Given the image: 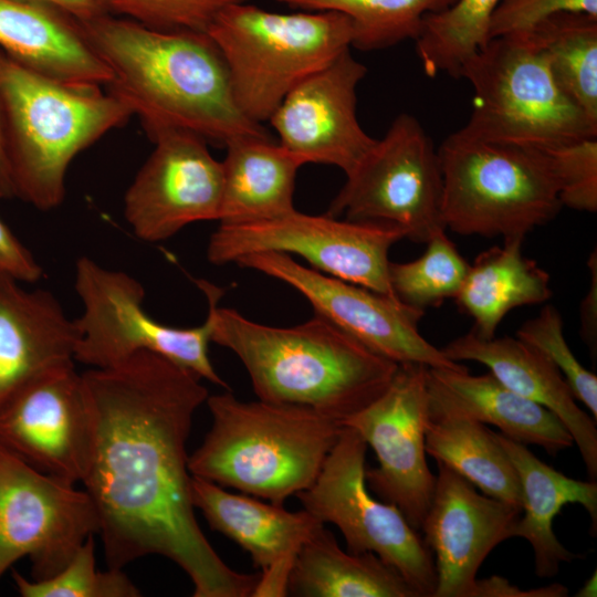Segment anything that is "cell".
I'll return each mask as SVG.
<instances>
[{
    "label": "cell",
    "mask_w": 597,
    "mask_h": 597,
    "mask_svg": "<svg viewBox=\"0 0 597 597\" xmlns=\"http://www.w3.org/2000/svg\"><path fill=\"white\" fill-rule=\"evenodd\" d=\"M501 0H455L428 13L415 39L423 72L460 77L464 63L489 42L491 17Z\"/></svg>",
    "instance_id": "31"
},
{
    "label": "cell",
    "mask_w": 597,
    "mask_h": 597,
    "mask_svg": "<svg viewBox=\"0 0 597 597\" xmlns=\"http://www.w3.org/2000/svg\"><path fill=\"white\" fill-rule=\"evenodd\" d=\"M78 21L111 72L107 92L140 118L150 138L180 129L224 147L271 136L239 108L226 61L207 32L155 30L112 13Z\"/></svg>",
    "instance_id": "2"
},
{
    "label": "cell",
    "mask_w": 597,
    "mask_h": 597,
    "mask_svg": "<svg viewBox=\"0 0 597 597\" xmlns=\"http://www.w3.org/2000/svg\"><path fill=\"white\" fill-rule=\"evenodd\" d=\"M452 362H476L515 394L552 411L579 450L589 480L597 479V422L576 399L557 367L540 349L519 337L482 338L473 331L441 348Z\"/></svg>",
    "instance_id": "22"
},
{
    "label": "cell",
    "mask_w": 597,
    "mask_h": 597,
    "mask_svg": "<svg viewBox=\"0 0 597 597\" xmlns=\"http://www.w3.org/2000/svg\"><path fill=\"white\" fill-rule=\"evenodd\" d=\"M155 148L124 197V216L147 242L171 238L190 223L219 219L222 164L200 136L180 129L156 134Z\"/></svg>",
    "instance_id": "16"
},
{
    "label": "cell",
    "mask_w": 597,
    "mask_h": 597,
    "mask_svg": "<svg viewBox=\"0 0 597 597\" xmlns=\"http://www.w3.org/2000/svg\"><path fill=\"white\" fill-rule=\"evenodd\" d=\"M437 150L446 230L524 239L563 207L542 148L484 140L458 129Z\"/></svg>",
    "instance_id": "6"
},
{
    "label": "cell",
    "mask_w": 597,
    "mask_h": 597,
    "mask_svg": "<svg viewBox=\"0 0 597 597\" xmlns=\"http://www.w3.org/2000/svg\"><path fill=\"white\" fill-rule=\"evenodd\" d=\"M367 443L343 426L316 480L296 494L318 522L334 524L350 553L371 552L396 568L419 597H433V555L394 504L371 495L365 478Z\"/></svg>",
    "instance_id": "11"
},
{
    "label": "cell",
    "mask_w": 597,
    "mask_h": 597,
    "mask_svg": "<svg viewBox=\"0 0 597 597\" xmlns=\"http://www.w3.org/2000/svg\"><path fill=\"white\" fill-rule=\"evenodd\" d=\"M527 31L558 85L597 124V17L561 11Z\"/></svg>",
    "instance_id": "30"
},
{
    "label": "cell",
    "mask_w": 597,
    "mask_h": 597,
    "mask_svg": "<svg viewBox=\"0 0 597 597\" xmlns=\"http://www.w3.org/2000/svg\"><path fill=\"white\" fill-rule=\"evenodd\" d=\"M590 284L580 304V334L590 352L596 355L597 345V255L594 250L587 261Z\"/></svg>",
    "instance_id": "41"
},
{
    "label": "cell",
    "mask_w": 597,
    "mask_h": 597,
    "mask_svg": "<svg viewBox=\"0 0 597 597\" xmlns=\"http://www.w3.org/2000/svg\"><path fill=\"white\" fill-rule=\"evenodd\" d=\"M524 239L503 240L481 252L469 269L455 296L458 306L473 320V331L492 338L506 314L517 307L541 304L552 296L549 274L522 251Z\"/></svg>",
    "instance_id": "27"
},
{
    "label": "cell",
    "mask_w": 597,
    "mask_h": 597,
    "mask_svg": "<svg viewBox=\"0 0 597 597\" xmlns=\"http://www.w3.org/2000/svg\"><path fill=\"white\" fill-rule=\"evenodd\" d=\"M428 418L427 366L408 363L399 364L377 399L342 422L355 429L376 454L377 467L365 471L368 489L397 506L417 531L436 486L426 459Z\"/></svg>",
    "instance_id": "14"
},
{
    "label": "cell",
    "mask_w": 597,
    "mask_h": 597,
    "mask_svg": "<svg viewBox=\"0 0 597 597\" xmlns=\"http://www.w3.org/2000/svg\"><path fill=\"white\" fill-rule=\"evenodd\" d=\"M0 447L32 468L81 484L92 451V421L74 363L38 378L0 409Z\"/></svg>",
    "instance_id": "17"
},
{
    "label": "cell",
    "mask_w": 597,
    "mask_h": 597,
    "mask_svg": "<svg viewBox=\"0 0 597 597\" xmlns=\"http://www.w3.org/2000/svg\"><path fill=\"white\" fill-rule=\"evenodd\" d=\"M427 388L432 412L493 425L504 437L541 447L551 455L574 444L567 428L552 411L515 394L490 371L476 376L467 366L427 367Z\"/></svg>",
    "instance_id": "24"
},
{
    "label": "cell",
    "mask_w": 597,
    "mask_h": 597,
    "mask_svg": "<svg viewBox=\"0 0 597 597\" xmlns=\"http://www.w3.org/2000/svg\"><path fill=\"white\" fill-rule=\"evenodd\" d=\"M425 252L408 262H389L388 279L395 296L405 305L425 312L455 298L469 263L442 231L426 242Z\"/></svg>",
    "instance_id": "33"
},
{
    "label": "cell",
    "mask_w": 597,
    "mask_h": 597,
    "mask_svg": "<svg viewBox=\"0 0 597 597\" xmlns=\"http://www.w3.org/2000/svg\"><path fill=\"white\" fill-rule=\"evenodd\" d=\"M441 207L438 150L419 121L402 113L346 175L327 214L394 227L426 243L446 231Z\"/></svg>",
    "instance_id": "10"
},
{
    "label": "cell",
    "mask_w": 597,
    "mask_h": 597,
    "mask_svg": "<svg viewBox=\"0 0 597 597\" xmlns=\"http://www.w3.org/2000/svg\"><path fill=\"white\" fill-rule=\"evenodd\" d=\"M212 425L189 455L191 475L282 504L316 480L343 426L300 405L208 396Z\"/></svg>",
    "instance_id": "4"
},
{
    "label": "cell",
    "mask_w": 597,
    "mask_h": 597,
    "mask_svg": "<svg viewBox=\"0 0 597 597\" xmlns=\"http://www.w3.org/2000/svg\"><path fill=\"white\" fill-rule=\"evenodd\" d=\"M22 597H137L140 590L121 568H96L95 540L88 537L69 563L51 577L29 579L12 570Z\"/></svg>",
    "instance_id": "34"
},
{
    "label": "cell",
    "mask_w": 597,
    "mask_h": 597,
    "mask_svg": "<svg viewBox=\"0 0 597 597\" xmlns=\"http://www.w3.org/2000/svg\"><path fill=\"white\" fill-rule=\"evenodd\" d=\"M0 112L14 197L41 211L63 202L72 160L133 116L109 92L46 77L1 49Z\"/></svg>",
    "instance_id": "5"
},
{
    "label": "cell",
    "mask_w": 597,
    "mask_h": 597,
    "mask_svg": "<svg viewBox=\"0 0 597 597\" xmlns=\"http://www.w3.org/2000/svg\"><path fill=\"white\" fill-rule=\"evenodd\" d=\"M23 284L0 272V409L46 373L75 363V318L50 291Z\"/></svg>",
    "instance_id": "21"
},
{
    "label": "cell",
    "mask_w": 597,
    "mask_h": 597,
    "mask_svg": "<svg viewBox=\"0 0 597 597\" xmlns=\"http://www.w3.org/2000/svg\"><path fill=\"white\" fill-rule=\"evenodd\" d=\"M0 198H14V191L10 179L8 161L4 149L2 119L0 112Z\"/></svg>",
    "instance_id": "43"
},
{
    "label": "cell",
    "mask_w": 597,
    "mask_h": 597,
    "mask_svg": "<svg viewBox=\"0 0 597 597\" xmlns=\"http://www.w3.org/2000/svg\"><path fill=\"white\" fill-rule=\"evenodd\" d=\"M516 337L548 357L563 375L575 399L584 404L597 421V377L578 362L569 348L558 310L545 305L537 316L517 329Z\"/></svg>",
    "instance_id": "35"
},
{
    "label": "cell",
    "mask_w": 597,
    "mask_h": 597,
    "mask_svg": "<svg viewBox=\"0 0 597 597\" xmlns=\"http://www.w3.org/2000/svg\"><path fill=\"white\" fill-rule=\"evenodd\" d=\"M222 164L220 224L266 220L295 210V178L304 163L271 136L230 140Z\"/></svg>",
    "instance_id": "26"
},
{
    "label": "cell",
    "mask_w": 597,
    "mask_h": 597,
    "mask_svg": "<svg viewBox=\"0 0 597 597\" xmlns=\"http://www.w3.org/2000/svg\"><path fill=\"white\" fill-rule=\"evenodd\" d=\"M197 284L208 301L211 342L239 357L260 400L310 407L342 425L377 399L398 369L318 314L291 327L269 326L219 306L222 289Z\"/></svg>",
    "instance_id": "3"
},
{
    "label": "cell",
    "mask_w": 597,
    "mask_h": 597,
    "mask_svg": "<svg viewBox=\"0 0 597 597\" xmlns=\"http://www.w3.org/2000/svg\"><path fill=\"white\" fill-rule=\"evenodd\" d=\"M402 239L404 232L394 227L293 210L266 220L219 223L207 258L223 265L258 252L296 254L322 273L398 300L389 284L388 254Z\"/></svg>",
    "instance_id": "12"
},
{
    "label": "cell",
    "mask_w": 597,
    "mask_h": 597,
    "mask_svg": "<svg viewBox=\"0 0 597 597\" xmlns=\"http://www.w3.org/2000/svg\"><path fill=\"white\" fill-rule=\"evenodd\" d=\"M0 272L29 284L39 281L43 269L30 250L0 218Z\"/></svg>",
    "instance_id": "39"
},
{
    "label": "cell",
    "mask_w": 597,
    "mask_h": 597,
    "mask_svg": "<svg viewBox=\"0 0 597 597\" xmlns=\"http://www.w3.org/2000/svg\"><path fill=\"white\" fill-rule=\"evenodd\" d=\"M545 150L562 206L577 211L597 210V137L559 144Z\"/></svg>",
    "instance_id": "37"
},
{
    "label": "cell",
    "mask_w": 597,
    "mask_h": 597,
    "mask_svg": "<svg viewBox=\"0 0 597 597\" xmlns=\"http://www.w3.org/2000/svg\"><path fill=\"white\" fill-rule=\"evenodd\" d=\"M437 465L433 496L420 530L434 561L433 597H471L482 563L500 543L514 537L521 511L479 493L447 464Z\"/></svg>",
    "instance_id": "19"
},
{
    "label": "cell",
    "mask_w": 597,
    "mask_h": 597,
    "mask_svg": "<svg viewBox=\"0 0 597 597\" xmlns=\"http://www.w3.org/2000/svg\"><path fill=\"white\" fill-rule=\"evenodd\" d=\"M287 595L301 597H419L400 573L371 552L350 553L318 524L293 562Z\"/></svg>",
    "instance_id": "28"
},
{
    "label": "cell",
    "mask_w": 597,
    "mask_h": 597,
    "mask_svg": "<svg viewBox=\"0 0 597 597\" xmlns=\"http://www.w3.org/2000/svg\"><path fill=\"white\" fill-rule=\"evenodd\" d=\"M425 446L436 462L453 469L483 494L522 510L516 469L496 432L486 425L429 410Z\"/></svg>",
    "instance_id": "29"
},
{
    "label": "cell",
    "mask_w": 597,
    "mask_h": 597,
    "mask_svg": "<svg viewBox=\"0 0 597 597\" xmlns=\"http://www.w3.org/2000/svg\"><path fill=\"white\" fill-rule=\"evenodd\" d=\"M228 66L234 100L252 121H269L301 81L350 49V19L336 11L277 13L245 2L207 29Z\"/></svg>",
    "instance_id": "7"
},
{
    "label": "cell",
    "mask_w": 597,
    "mask_h": 597,
    "mask_svg": "<svg viewBox=\"0 0 597 597\" xmlns=\"http://www.w3.org/2000/svg\"><path fill=\"white\" fill-rule=\"evenodd\" d=\"M366 72L347 49L295 85L269 118L279 143L304 165H332L349 174L376 142L356 116V88Z\"/></svg>",
    "instance_id": "18"
},
{
    "label": "cell",
    "mask_w": 597,
    "mask_h": 597,
    "mask_svg": "<svg viewBox=\"0 0 597 597\" xmlns=\"http://www.w3.org/2000/svg\"><path fill=\"white\" fill-rule=\"evenodd\" d=\"M107 11L161 31L206 32L226 7L247 0H102Z\"/></svg>",
    "instance_id": "36"
},
{
    "label": "cell",
    "mask_w": 597,
    "mask_h": 597,
    "mask_svg": "<svg viewBox=\"0 0 597 597\" xmlns=\"http://www.w3.org/2000/svg\"><path fill=\"white\" fill-rule=\"evenodd\" d=\"M0 447V579L28 557L32 578L53 576L98 533L87 492Z\"/></svg>",
    "instance_id": "13"
},
{
    "label": "cell",
    "mask_w": 597,
    "mask_h": 597,
    "mask_svg": "<svg viewBox=\"0 0 597 597\" xmlns=\"http://www.w3.org/2000/svg\"><path fill=\"white\" fill-rule=\"evenodd\" d=\"M473 108L463 133L548 148L597 137V124L563 91L530 31L493 38L463 65Z\"/></svg>",
    "instance_id": "8"
},
{
    "label": "cell",
    "mask_w": 597,
    "mask_h": 597,
    "mask_svg": "<svg viewBox=\"0 0 597 597\" xmlns=\"http://www.w3.org/2000/svg\"><path fill=\"white\" fill-rule=\"evenodd\" d=\"M74 287L83 310L75 318L80 337L74 360L91 368L113 367L140 352L158 354L201 379L228 388L210 357L212 324L172 327L143 307L145 290L126 272L105 268L83 255L75 263ZM229 389V388H228Z\"/></svg>",
    "instance_id": "9"
},
{
    "label": "cell",
    "mask_w": 597,
    "mask_h": 597,
    "mask_svg": "<svg viewBox=\"0 0 597 597\" xmlns=\"http://www.w3.org/2000/svg\"><path fill=\"white\" fill-rule=\"evenodd\" d=\"M294 9L336 11L353 25L352 46L375 51L415 40L428 13L439 12L455 0H276Z\"/></svg>",
    "instance_id": "32"
},
{
    "label": "cell",
    "mask_w": 597,
    "mask_h": 597,
    "mask_svg": "<svg viewBox=\"0 0 597 597\" xmlns=\"http://www.w3.org/2000/svg\"><path fill=\"white\" fill-rule=\"evenodd\" d=\"M498 439L513 462L522 492V510L514 537L526 540L533 548L535 574L555 576L562 563L576 555L568 551L553 531L554 517L569 503L580 504L589 514L591 534L597 531V483L575 480L541 461L527 446L496 432Z\"/></svg>",
    "instance_id": "25"
},
{
    "label": "cell",
    "mask_w": 597,
    "mask_h": 597,
    "mask_svg": "<svg viewBox=\"0 0 597 597\" xmlns=\"http://www.w3.org/2000/svg\"><path fill=\"white\" fill-rule=\"evenodd\" d=\"M82 376L92 451L81 485L108 567L160 555L188 575L195 597L252 596L260 575L228 566L195 514L187 440L209 396L201 378L151 352Z\"/></svg>",
    "instance_id": "1"
},
{
    "label": "cell",
    "mask_w": 597,
    "mask_h": 597,
    "mask_svg": "<svg viewBox=\"0 0 597 597\" xmlns=\"http://www.w3.org/2000/svg\"><path fill=\"white\" fill-rule=\"evenodd\" d=\"M191 498L209 526L247 551L261 569L252 596H286L296 554L321 522L304 509L291 512L193 475Z\"/></svg>",
    "instance_id": "20"
},
{
    "label": "cell",
    "mask_w": 597,
    "mask_h": 597,
    "mask_svg": "<svg viewBox=\"0 0 597 597\" xmlns=\"http://www.w3.org/2000/svg\"><path fill=\"white\" fill-rule=\"evenodd\" d=\"M0 49L23 66L69 85L102 87L111 81L78 19L52 4L0 0Z\"/></svg>",
    "instance_id": "23"
},
{
    "label": "cell",
    "mask_w": 597,
    "mask_h": 597,
    "mask_svg": "<svg viewBox=\"0 0 597 597\" xmlns=\"http://www.w3.org/2000/svg\"><path fill=\"white\" fill-rule=\"evenodd\" d=\"M57 7L78 20H87L109 13L102 0H29Z\"/></svg>",
    "instance_id": "42"
},
{
    "label": "cell",
    "mask_w": 597,
    "mask_h": 597,
    "mask_svg": "<svg viewBox=\"0 0 597 597\" xmlns=\"http://www.w3.org/2000/svg\"><path fill=\"white\" fill-rule=\"evenodd\" d=\"M596 572L585 582L583 587L576 594L577 597H596L597 582Z\"/></svg>",
    "instance_id": "44"
},
{
    "label": "cell",
    "mask_w": 597,
    "mask_h": 597,
    "mask_svg": "<svg viewBox=\"0 0 597 597\" xmlns=\"http://www.w3.org/2000/svg\"><path fill=\"white\" fill-rule=\"evenodd\" d=\"M567 595L568 589L562 584L524 590L504 577L494 575L476 579L471 597H565Z\"/></svg>",
    "instance_id": "40"
},
{
    "label": "cell",
    "mask_w": 597,
    "mask_h": 597,
    "mask_svg": "<svg viewBox=\"0 0 597 597\" xmlns=\"http://www.w3.org/2000/svg\"><path fill=\"white\" fill-rule=\"evenodd\" d=\"M561 11L597 17V0H501L490 20L489 39L531 30Z\"/></svg>",
    "instance_id": "38"
},
{
    "label": "cell",
    "mask_w": 597,
    "mask_h": 597,
    "mask_svg": "<svg viewBox=\"0 0 597 597\" xmlns=\"http://www.w3.org/2000/svg\"><path fill=\"white\" fill-rule=\"evenodd\" d=\"M234 263L289 284L310 302L315 314L387 359L432 368L464 367L420 334L417 325L425 312L398 300L304 266L284 253H251Z\"/></svg>",
    "instance_id": "15"
}]
</instances>
